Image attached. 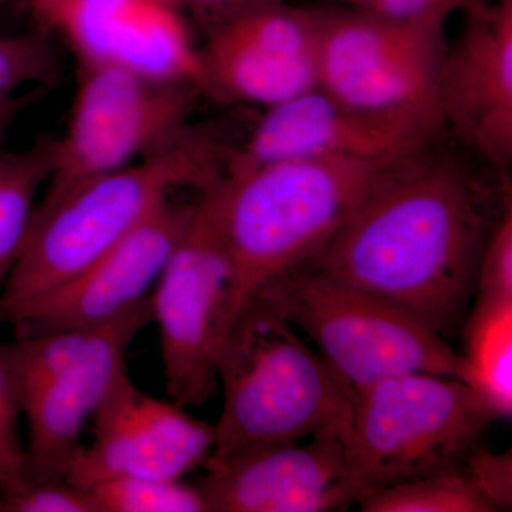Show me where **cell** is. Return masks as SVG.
Listing matches in <instances>:
<instances>
[{
    "instance_id": "cell-1",
    "label": "cell",
    "mask_w": 512,
    "mask_h": 512,
    "mask_svg": "<svg viewBox=\"0 0 512 512\" xmlns=\"http://www.w3.org/2000/svg\"><path fill=\"white\" fill-rule=\"evenodd\" d=\"M440 143L390 164L309 265L399 306L447 338L476 292L493 224L470 168Z\"/></svg>"
},
{
    "instance_id": "cell-2",
    "label": "cell",
    "mask_w": 512,
    "mask_h": 512,
    "mask_svg": "<svg viewBox=\"0 0 512 512\" xmlns=\"http://www.w3.org/2000/svg\"><path fill=\"white\" fill-rule=\"evenodd\" d=\"M229 154L217 138L190 128L171 146L86 181L33 214L18 261L0 288V326L116 247L178 188L200 191L220 180Z\"/></svg>"
},
{
    "instance_id": "cell-3",
    "label": "cell",
    "mask_w": 512,
    "mask_h": 512,
    "mask_svg": "<svg viewBox=\"0 0 512 512\" xmlns=\"http://www.w3.org/2000/svg\"><path fill=\"white\" fill-rule=\"evenodd\" d=\"M224 393L211 460L312 437L348 441L352 393L298 330L251 298L239 309L218 360Z\"/></svg>"
},
{
    "instance_id": "cell-4",
    "label": "cell",
    "mask_w": 512,
    "mask_h": 512,
    "mask_svg": "<svg viewBox=\"0 0 512 512\" xmlns=\"http://www.w3.org/2000/svg\"><path fill=\"white\" fill-rule=\"evenodd\" d=\"M394 161L288 160L225 174L222 231L231 264L229 326L262 286L315 261Z\"/></svg>"
},
{
    "instance_id": "cell-5",
    "label": "cell",
    "mask_w": 512,
    "mask_h": 512,
    "mask_svg": "<svg viewBox=\"0 0 512 512\" xmlns=\"http://www.w3.org/2000/svg\"><path fill=\"white\" fill-rule=\"evenodd\" d=\"M251 298L268 303L309 336L352 397L407 373L464 380L463 356L439 332L399 306L313 265L276 276Z\"/></svg>"
},
{
    "instance_id": "cell-6",
    "label": "cell",
    "mask_w": 512,
    "mask_h": 512,
    "mask_svg": "<svg viewBox=\"0 0 512 512\" xmlns=\"http://www.w3.org/2000/svg\"><path fill=\"white\" fill-rule=\"evenodd\" d=\"M495 420L483 397L453 377L407 373L359 390L346 441L359 501L389 485L463 467Z\"/></svg>"
},
{
    "instance_id": "cell-7",
    "label": "cell",
    "mask_w": 512,
    "mask_h": 512,
    "mask_svg": "<svg viewBox=\"0 0 512 512\" xmlns=\"http://www.w3.org/2000/svg\"><path fill=\"white\" fill-rule=\"evenodd\" d=\"M316 10L320 89L372 119L446 137V25L393 22L349 6Z\"/></svg>"
},
{
    "instance_id": "cell-8",
    "label": "cell",
    "mask_w": 512,
    "mask_h": 512,
    "mask_svg": "<svg viewBox=\"0 0 512 512\" xmlns=\"http://www.w3.org/2000/svg\"><path fill=\"white\" fill-rule=\"evenodd\" d=\"M197 86L106 66H77L69 124L53 140L52 163L35 212L73 188L171 146L190 130Z\"/></svg>"
},
{
    "instance_id": "cell-9",
    "label": "cell",
    "mask_w": 512,
    "mask_h": 512,
    "mask_svg": "<svg viewBox=\"0 0 512 512\" xmlns=\"http://www.w3.org/2000/svg\"><path fill=\"white\" fill-rule=\"evenodd\" d=\"M224 175L198 191L183 237L150 293L165 390L181 407L204 406L218 389L231 308V264L222 231Z\"/></svg>"
},
{
    "instance_id": "cell-10",
    "label": "cell",
    "mask_w": 512,
    "mask_h": 512,
    "mask_svg": "<svg viewBox=\"0 0 512 512\" xmlns=\"http://www.w3.org/2000/svg\"><path fill=\"white\" fill-rule=\"evenodd\" d=\"M28 10L77 66L117 67L204 93L200 46L170 0H28Z\"/></svg>"
},
{
    "instance_id": "cell-11",
    "label": "cell",
    "mask_w": 512,
    "mask_h": 512,
    "mask_svg": "<svg viewBox=\"0 0 512 512\" xmlns=\"http://www.w3.org/2000/svg\"><path fill=\"white\" fill-rule=\"evenodd\" d=\"M204 36L205 94L269 109L319 86L316 8L274 3L242 13Z\"/></svg>"
},
{
    "instance_id": "cell-12",
    "label": "cell",
    "mask_w": 512,
    "mask_h": 512,
    "mask_svg": "<svg viewBox=\"0 0 512 512\" xmlns=\"http://www.w3.org/2000/svg\"><path fill=\"white\" fill-rule=\"evenodd\" d=\"M92 420V444L83 448L66 477L77 487L117 477L181 480L214 450V426L138 389L127 367Z\"/></svg>"
},
{
    "instance_id": "cell-13",
    "label": "cell",
    "mask_w": 512,
    "mask_h": 512,
    "mask_svg": "<svg viewBox=\"0 0 512 512\" xmlns=\"http://www.w3.org/2000/svg\"><path fill=\"white\" fill-rule=\"evenodd\" d=\"M194 205L168 198L116 247L20 309L9 323L15 338L94 330L146 299L183 237Z\"/></svg>"
},
{
    "instance_id": "cell-14",
    "label": "cell",
    "mask_w": 512,
    "mask_h": 512,
    "mask_svg": "<svg viewBox=\"0 0 512 512\" xmlns=\"http://www.w3.org/2000/svg\"><path fill=\"white\" fill-rule=\"evenodd\" d=\"M464 15L441 64L444 124L505 175L512 161V0L481 2Z\"/></svg>"
},
{
    "instance_id": "cell-15",
    "label": "cell",
    "mask_w": 512,
    "mask_h": 512,
    "mask_svg": "<svg viewBox=\"0 0 512 512\" xmlns=\"http://www.w3.org/2000/svg\"><path fill=\"white\" fill-rule=\"evenodd\" d=\"M198 487L210 512H328L359 503L346 441L338 436L275 444L204 463Z\"/></svg>"
},
{
    "instance_id": "cell-16",
    "label": "cell",
    "mask_w": 512,
    "mask_h": 512,
    "mask_svg": "<svg viewBox=\"0 0 512 512\" xmlns=\"http://www.w3.org/2000/svg\"><path fill=\"white\" fill-rule=\"evenodd\" d=\"M441 140L367 117L316 87L265 109L244 146L232 151L225 174L288 160H397Z\"/></svg>"
},
{
    "instance_id": "cell-17",
    "label": "cell",
    "mask_w": 512,
    "mask_h": 512,
    "mask_svg": "<svg viewBox=\"0 0 512 512\" xmlns=\"http://www.w3.org/2000/svg\"><path fill=\"white\" fill-rule=\"evenodd\" d=\"M153 323L150 296L90 333L66 372L23 410L29 423L28 483L66 480L83 451L82 433L111 384L126 369V356L141 330Z\"/></svg>"
},
{
    "instance_id": "cell-18",
    "label": "cell",
    "mask_w": 512,
    "mask_h": 512,
    "mask_svg": "<svg viewBox=\"0 0 512 512\" xmlns=\"http://www.w3.org/2000/svg\"><path fill=\"white\" fill-rule=\"evenodd\" d=\"M464 383L498 419L512 413V299H476L464 326Z\"/></svg>"
},
{
    "instance_id": "cell-19",
    "label": "cell",
    "mask_w": 512,
    "mask_h": 512,
    "mask_svg": "<svg viewBox=\"0 0 512 512\" xmlns=\"http://www.w3.org/2000/svg\"><path fill=\"white\" fill-rule=\"evenodd\" d=\"M52 148L53 140L25 150L0 148V288L28 237L37 194L49 177Z\"/></svg>"
},
{
    "instance_id": "cell-20",
    "label": "cell",
    "mask_w": 512,
    "mask_h": 512,
    "mask_svg": "<svg viewBox=\"0 0 512 512\" xmlns=\"http://www.w3.org/2000/svg\"><path fill=\"white\" fill-rule=\"evenodd\" d=\"M357 505L363 512H494L463 467L380 488Z\"/></svg>"
},
{
    "instance_id": "cell-21",
    "label": "cell",
    "mask_w": 512,
    "mask_h": 512,
    "mask_svg": "<svg viewBox=\"0 0 512 512\" xmlns=\"http://www.w3.org/2000/svg\"><path fill=\"white\" fill-rule=\"evenodd\" d=\"M93 330H62L0 343L22 410L76 362Z\"/></svg>"
},
{
    "instance_id": "cell-22",
    "label": "cell",
    "mask_w": 512,
    "mask_h": 512,
    "mask_svg": "<svg viewBox=\"0 0 512 512\" xmlns=\"http://www.w3.org/2000/svg\"><path fill=\"white\" fill-rule=\"evenodd\" d=\"M87 490L103 512H210L200 487L181 480L117 477Z\"/></svg>"
},
{
    "instance_id": "cell-23",
    "label": "cell",
    "mask_w": 512,
    "mask_h": 512,
    "mask_svg": "<svg viewBox=\"0 0 512 512\" xmlns=\"http://www.w3.org/2000/svg\"><path fill=\"white\" fill-rule=\"evenodd\" d=\"M59 73L50 36L39 28L22 35H0V99L28 84H49Z\"/></svg>"
},
{
    "instance_id": "cell-24",
    "label": "cell",
    "mask_w": 512,
    "mask_h": 512,
    "mask_svg": "<svg viewBox=\"0 0 512 512\" xmlns=\"http://www.w3.org/2000/svg\"><path fill=\"white\" fill-rule=\"evenodd\" d=\"M23 414L18 390L0 348V495H13L28 487L26 447L19 437Z\"/></svg>"
},
{
    "instance_id": "cell-25",
    "label": "cell",
    "mask_w": 512,
    "mask_h": 512,
    "mask_svg": "<svg viewBox=\"0 0 512 512\" xmlns=\"http://www.w3.org/2000/svg\"><path fill=\"white\" fill-rule=\"evenodd\" d=\"M477 299H512V205L495 220L478 264Z\"/></svg>"
},
{
    "instance_id": "cell-26",
    "label": "cell",
    "mask_w": 512,
    "mask_h": 512,
    "mask_svg": "<svg viewBox=\"0 0 512 512\" xmlns=\"http://www.w3.org/2000/svg\"><path fill=\"white\" fill-rule=\"evenodd\" d=\"M0 512H103L96 495L67 480L29 484L13 495H0Z\"/></svg>"
},
{
    "instance_id": "cell-27",
    "label": "cell",
    "mask_w": 512,
    "mask_h": 512,
    "mask_svg": "<svg viewBox=\"0 0 512 512\" xmlns=\"http://www.w3.org/2000/svg\"><path fill=\"white\" fill-rule=\"evenodd\" d=\"M349 8L393 22L446 25L454 13H464L484 0H342Z\"/></svg>"
},
{
    "instance_id": "cell-28",
    "label": "cell",
    "mask_w": 512,
    "mask_h": 512,
    "mask_svg": "<svg viewBox=\"0 0 512 512\" xmlns=\"http://www.w3.org/2000/svg\"><path fill=\"white\" fill-rule=\"evenodd\" d=\"M463 468L494 511L511 510L512 457L510 450L493 453L477 446L468 454Z\"/></svg>"
},
{
    "instance_id": "cell-29",
    "label": "cell",
    "mask_w": 512,
    "mask_h": 512,
    "mask_svg": "<svg viewBox=\"0 0 512 512\" xmlns=\"http://www.w3.org/2000/svg\"><path fill=\"white\" fill-rule=\"evenodd\" d=\"M185 13L202 32L218 28L222 23L237 18L249 10L288 2V0H170Z\"/></svg>"
},
{
    "instance_id": "cell-30",
    "label": "cell",
    "mask_w": 512,
    "mask_h": 512,
    "mask_svg": "<svg viewBox=\"0 0 512 512\" xmlns=\"http://www.w3.org/2000/svg\"><path fill=\"white\" fill-rule=\"evenodd\" d=\"M29 104L30 96H15V94H12V96L0 99V141L8 134L9 128L16 117Z\"/></svg>"
},
{
    "instance_id": "cell-31",
    "label": "cell",
    "mask_w": 512,
    "mask_h": 512,
    "mask_svg": "<svg viewBox=\"0 0 512 512\" xmlns=\"http://www.w3.org/2000/svg\"><path fill=\"white\" fill-rule=\"evenodd\" d=\"M12 0H0V10L5 9Z\"/></svg>"
},
{
    "instance_id": "cell-32",
    "label": "cell",
    "mask_w": 512,
    "mask_h": 512,
    "mask_svg": "<svg viewBox=\"0 0 512 512\" xmlns=\"http://www.w3.org/2000/svg\"><path fill=\"white\" fill-rule=\"evenodd\" d=\"M484 2H490V0H484Z\"/></svg>"
}]
</instances>
